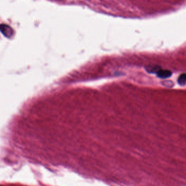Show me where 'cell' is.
<instances>
[{
    "mask_svg": "<svg viewBox=\"0 0 186 186\" xmlns=\"http://www.w3.org/2000/svg\"><path fill=\"white\" fill-rule=\"evenodd\" d=\"M0 31L5 36L10 38L13 35V30L7 25H0Z\"/></svg>",
    "mask_w": 186,
    "mask_h": 186,
    "instance_id": "1",
    "label": "cell"
},
{
    "mask_svg": "<svg viewBox=\"0 0 186 186\" xmlns=\"http://www.w3.org/2000/svg\"><path fill=\"white\" fill-rule=\"evenodd\" d=\"M157 76L160 78L162 79H165L167 78H169L172 76V73L171 71L168 70H163L160 69L157 74Z\"/></svg>",
    "mask_w": 186,
    "mask_h": 186,
    "instance_id": "2",
    "label": "cell"
},
{
    "mask_svg": "<svg viewBox=\"0 0 186 186\" xmlns=\"http://www.w3.org/2000/svg\"><path fill=\"white\" fill-rule=\"evenodd\" d=\"M146 70L148 73H152V74H157V72L161 69L160 66L157 65H148L146 67Z\"/></svg>",
    "mask_w": 186,
    "mask_h": 186,
    "instance_id": "3",
    "label": "cell"
},
{
    "mask_svg": "<svg viewBox=\"0 0 186 186\" xmlns=\"http://www.w3.org/2000/svg\"><path fill=\"white\" fill-rule=\"evenodd\" d=\"M177 82L180 85H184L186 83V74L184 73L180 75Z\"/></svg>",
    "mask_w": 186,
    "mask_h": 186,
    "instance_id": "4",
    "label": "cell"
}]
</instances>
